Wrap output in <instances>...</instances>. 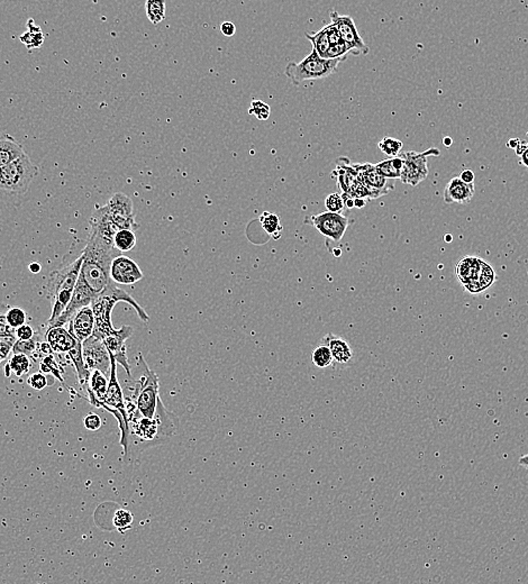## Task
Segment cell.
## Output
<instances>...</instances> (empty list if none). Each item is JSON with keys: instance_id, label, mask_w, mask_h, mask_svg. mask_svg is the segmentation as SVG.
Wrapping results in <instances>:
<instances>
[{"instance_id": "28", "label": "cell", "mask_w": 528, "mask_h": 584, "mask_svg": "<svg viewBox=\"0 0 528 584\" xmlns=\"http://www.w3.org/2000/svg\"><path fill=\"white\" fill-rule=\"evenodd\" d=\"M260 223L262 225L266 233L275 239H280L281 232L284 230L281 225L280 218L273 212H264L260 216Z\"/></svg>"}, {"instance_id": "16", "label": "cell", "mask_w": 528, "mask_h": 584, "mask_svg": "<svg viewBox=\"0 0 528 584\" xmlns=\"http://www.w3.org/2000/svg\"><path fill=\"white\" fill-rule=\"evenodd\" d=\"M352 165L356 170L360 178L362 179L365 185H368L369 188L371 189L373 192H375L378 197H381V196L388 194L390 190H393V185L390 183V179L384 178L378 171L375 164L358 163L352 164Z\"/></svg>"}, {"instance_id": "29", "label": "cell", "mask_w": 528, "mask_h": 584, "mask_svg": "<svg viewBox=\"0 0 528 584\" xmlns=\"http://www.w3.org/2000/svg\"><path fill=\"white\" fill-rule=\"evenodd\" d=\"M145 12L152 24H160L166 19V0H146Z\"/></svg>"}, {"instance_id": "36", "label": "cell", "mask_w": 528, "mask_h": 584, "mask_svg": "<svg viewBox=\"0 0 528 584\" xmlns=\"http://www.w3.org/2000/svg\"><path fill=\"white\" fill-rule=\"evenodd\" d=\"M378 146L382 153L388 155L390 158H393V157L400 154L404 144H402V141L393 139V137H384V139H381Z\"/></svg>"}, {"instance_id": "48", "label": "cell", "mask_w": 528, "mask_h": 584, "mask_svg": "<svg viewBox=\"0 0 528 584\" xmlns=\"http://www.w3.org/2000/svg\"><path fill=\"white\" fill-rule=\"evenodd\" d=\"M221 32L225 37H234V34L236 33V26L233 24L232 21H224L223 24L221 25Z\"/></svg>"}, {"instance_id": "40", "label": "cell", "mask_w": 528, "mask_h": 584, "mask_svg": "<svg viewBox=\"0 0 528 584\" xmlns=\"http://www.w3.org/2000/svg\"><path fill=\"white\" fill-rule=\"evenodd\" d=\"M325 207L327 212L343 214L345 212L344 199L340 194H331L325 198Z\"/></svg>"}, {"instance_id": "38", "label": "cell", "mask_w": 528, "mask_h": 584, "mask_svg": "<svg viewBox=\"0 0 528 584\" xmlns=\"http://www.w3.org/2000/svg\"><path fill=\"white\" fill-rule=\"evenodd\" d=\"M113 524H114V526L119 532H125V530H130L132 524H133V515L128 510L118 509L117 512H115V515H114Z\"/></svg>"}, {"instance_id": "32", "label": "cell", "mask_w": 528, "mask_h": 584, "mask_svg": "<svg viewBox=\"0 0 528 584\" xmlns=\"http://www.w3.org/2000/svg\"><path fill=\"white\" fill-rule=\"evenodd\" d=\"M135 232L132 230H121L114 236V246L116 250L123 253L128 252L136 245Z\"/></svg>"}, {"instance_id": "42", "label": "cell", "mask_w": 528, "mask_h": 584, "mask_svg": "<svg viewBox=\"0 0 528 584\" xmlns=\"http://www.w3.org/2000/svg\"><path fill=\"white\" fill-rule=\"evenodd\" d=\"M16 337H0V360H6L12 353V346L15 344Z\"/></svg>"}, {"instance_id": "18", "label": "cell", "mask_w": 528, "mask_h": 584, "mask_svg": "<svg viewBox=\"0 0 528 584\" xmlns=\"http://www.w3.org/2000/svg\"><path fill=\"white\" fill-rule=\"evenodd\" d=\"M474 192V183H465L460 178H453L444 189V201L467 205L473 198Z\"/></svg>"}, {"instance_id": "44", "label": "cell", "mask_w": 528, "mask_h": 584, "mask_svg": "<svg viewBox=\"0 0 528 584\" xmlns=\"http://www.w3.org/2000/svg\"><path fill=\"white\" fill-rule=\"evenodd\" d=\"M15 328L7 321L6 312H0V337H16Z\"/></svg>"}, {"instance_id": "45", "label": "cell", "mask_w": 528, "mask_h": 584, "mask_svg": "<svg viewBox=\"0 0 528 584\" xmlns=\"http://www.w3.org/2000/svg\"><path fill=\"white\" fill-rule=\"evenodd\" d=\"M16 339L19 341H28V339H33L35 336V330L33 327L28 324L21 325L15 330Z\"/></svg>"}, {"instance_id": "51", "label": "cell", "mask_w": 528, "mask_h": 584, "mask_svg": "<svg viewBox=\"0 0 528 584\" xmlns=\"http://www.w3.org/2000/svg\"><path fill=\"white\" fill-rule=\"evenodd\" d=\"M519 157H520V162H522V165L528 168V148H526Z\"/></svg>"}, {"instance_id": "23", "label": "cell", "mask_w": 528, "mask_h": 584, "mask_svg": "<svg viewBox=\"0 0 528 584\" xmlns=\"http://www.w3.org/2000/svg\"><path fill=\"white\" fill-rule=\"evenodd\" d=\"M24 153V148L17 139L7 134L0 135V167L10 163Z\"/></svg>"}, {"instance_id": "26", "label": "cell", "mask_w": 528, "mask_h": 584, "mask_svg": "<svg viewBox=\"0 0 528 584\" xmlns=\"http://www.w3.org/2000/svg\"><path fill=\"white\" fill-rule=\"evenodd\" d=\"M404 164V159L402 153H400V154L393 157V158L380 161L379 163L375 164V165L378 171L384 178L390 179V180H397V179H400V177H402Z\"/></svg>"}, {"instance_id": "27", "label": "cell", "mask_w": 528, "mask_h": 584, "mask_svg": "<svg viewBox=\"0 0 528 584\" xmlns=\"http://www.w3.org/2000/svg\"><path fill=\"white\" fill-rule=\"evenodd\" d=\"M30 357L25 354H14L8 361L6 367H5V374L7 378H10L12 372L15 374L17 378L24 376L30 371Z\"/></svg>"}, {"instance_id": "47", "label": "cell", "mask_w": 528, "mask_h": 584, "mask_svg": "<svg viewBox=\"0 0 528 584\" xmlns=\"http://www.w3.org/2000/svg\"><path fill=\"white\" fill-rule=\"evenodd\" d=\"M327 28V33H329V42H331V46L332 44H336V43L341 42L342 37L341 34L338 32V28H336L335 25L331 23L329 25H326Z\"/></svg>"}, {"instance_id": "53", "label": "cell", "mask_w": 528, "mask_h": 584, "mask_svg": "<svg viewBox=\"0 0 528 584\" xmlns=\"http://www.w3.org/2000/svg\"><path fill=\"white\" fill-rule=\"evenodd\" d=\"M518 464L519 465L522 466V467L528 469V454L520 457L518 460Z\"/></svg>"}, {"instance_id": "20", "label": "cell", "mask_w": 528, "mask_h": 584, "mask_svg": "<svg viewBox=\"0 0 528 584\" xmlns=\"http://www.w3.org/2000/svg\"><path fill=\"white\" fill-rule=\"evenodd\" d=\"M109 378L106 376L99 370H92L90 378L87 383V391L89 400L92 406L103 408L106 394L108 391Z\"/></svg>"}, {"instance_id": "35", "label": "cell", "mask_w": 528, "mask_h": 584, "mask_svg": "<svg viewBox=\"0 0 528 584\" xmlns=\"http://www.w3.org/2000/svg\"><path fill=\"white\" fill-rule=\"evenodd\" d=\"M353 54V50L350 46H347L344 41L332 44L329 46L326 53L324 54V59H341V60H346L347 55Z\"/></svg>"}, {"instance_id": "5", "label": "cell", "mask_w": 528, "mask_h": 584, "mask_svg": "<svg viewBox=\"0 0 528 584\" xmlns=\"http://www.w3.org/2000/svg\"><path fill=\"white\" fill-rule=\"evenodd\" d=\"M341 62H343L341 59L322 58L313 50L311 54H308L300 62L288 63L284 73L293 85H298L304 81H315L329 78L331 74L336 72Z\"/></svg>"}, {"instance_id": "34", "label": "cell", "mask_w": 528, "mask_h": 584, "mask_svg": "<svg viewBox=\"0 0 528 584\" xmlns=\"http://www.w3.org/2000/svg\"><path fill=\"white\" fill-rule=\"evenodd\" d=\"M39 339L37 334L33 339H28V341H19L16 339L15 344L12 346V353L14 354H25L28 356L33 357L34 354L39 351Z\"/></svg>"}, {"instance_id": "31", "label": "cell", "mask_w": 528, "mask_h": 584, "mask_svg": "<svg viewBox=\"0 0 528 584\" xmlns=\"http://www.w3.org/2000/svg\"><path fill=\"white\" fill-rule=\"evenodd\" d=\"M306 37H307V40L313 43V50L323 58L324 54L326 53L327 50L331 46L326 26H324L322 30L315 32V33H306Z\"/></svg>"}, {"instance_id": "30", "label": "cell", "mask_w": 528, "mask_h": 584, "mask_svg": "<svg viewBox=\"0 0 528 584\" xmlns=\"http://www.w3.org/2000/svg\"><path fill=\"white\" fill-rule=\"evenodd\" d=\"M28 32L23 34L21 37V42L24 43L25 46L28 50L37 49L41 48L43 42H44V37H43L42 30L39 26L34 25L33 19H30L28 23Z\"/></svg>"}, {"instance_id": "33", "label": "cell", "mask_w": 528, "mask_h": 584, "mask_svg": "<svg viewBox=\"0 0 528 584\" xmlns=\"http://www.w3.org/2000/svg\"><path fill=\"white\" fill-rule=\"evenodd\" d=\"M311 361L315 364V367H318V369H327V367H331L333 364V356L331 350L325 344L322 343L313 352Z\"/></svg>"}, {"instance_id": "4", "label": "cell", "mask_w": 528, "mask_h": 584, "mask_svg": "<svg viewBox=\"0 0 528 584\" xmlns=\"http://www.w3.org/2000/svg\"><path fill=\"white\" fill-rule=\"evenodd\" d=\"M137 367L142 376L135 382L133 396L130 399L135 406V410L128 415V418L132 415L154 418L157 416L161 405L164 403L160 396L159 378L155 372L148 367L141 353L137 356Z\"/></svg>"}, {"instance_id": "13", "label": "cell", "mask_w": 528, "mask_h": 584, "mask_svg": "<svg viewBox=\"0 0 528 584\" xmlns=\"http://www.w3.org/2000/svg\"><path fill=\"white\" fill-rule=\"evenodd\" d=\"M329 17L341 34L342 40L353 50L354 55L368 54L370 49L360 35L354 19L351 16L341 15L336 10H332L329 12Z\"/></svg>"}, {"instance_id": "21", "label": "cell", "mask_w": 528, "mask_h": 584, "mask_svg": "<svg viewBox=\"0 0 528 584\" xmlns=\"http://www.w3.org/2000/svg\"><path fill=\"white\" fill-rule=\"evenodd\" d=\"M322 343L331 350L333 363L338 364V365H347L351 361L353 360V351H352L350 344L345 339L329 333L322 339Z\"/></svg>"}, {"instance_id": "2", "label": "cell", "mask_w": 528, "mask_h": 584, "mask_svg": "<svg viewBox=\"0 0 528 584\" xmlns=\"http://www.w3.org/2000/svg\"><path fill=\"white\" fill-rule=\"evenodd\" d=\"M130 444L139 450L161 445L168 442L178 428V418L161 405L154 418L132 415L128 418ZM130 452V446H128Z\"/></svg>"}, {"instance_id": "37", "label": "cell", "mask_w": 528, "mask_h": 584, "mask_svg": "<svg viewBox=\"0 0 528 584\" xmlns=\"http://www.w3.org/2000/svg\"><path fill=\"white\" fill-rule=\"evenodd\" d=\"M248 114L251 116H254L259 121H268L270 115H271V108L268 103H264L262 100L253 99L251 103L250 108H248Z\"/></svg>"}, {"instance_id": "10", "label": "cell", "mask_w": 528, "mask_h": 584, "mask_svg": "<svg viewBox=\"0 0 528 584\" xmlns=\"http://www.w3.org/2000/svg\"><path fill=\"white\" fill-rule=\"evenodd\" d=\"M117 303L119 300L108 294H103L92 300L90 306L95 315L94 336L103 341L105 337L115 333L116 330L112 323V312Z\"/></svg>"}, {"instance_id": "15", "label": "cell", "mask_w": 528, "mask_h": 584, "mask_svg": "<svg viewBox=\"0 0 528 584\" xmlns=\"http://www.w3.org/2000/svg\"><path fill=\"white\" fill-rule=\"evenodd\" d=\"M110 276L113 281L117 285H130L141 281L144 278V274L135 261L125 255L119 254L113 260L112 265H110Z\"/></svg>"}, {"instance_id": "9", "label": "cell", "mask_w": 528, "mask_h": 584, "mask_svg": "<svg viewBox=\"0 0 528 584\" xmlns=\"http://www.w3.org/2000/svg\"><path fill=\"white\" fill-rule=\"evenodd\" d=\"M105 206L116 230H132L135 232L139 228L135 221L133 201L126 194L117 192L108 200Z\"/></svg>"}, {"instance_id": "14", "label": "cell", "mask_w": 528, "mask_h": 584, "mask_svg": "<svg viewBox=\"0 0 528 584\" xmlns=\"http://www.w3.org/2000/svg\"><path fill=\"white\" fill-rule=\"evenodd\" d=\"M134 330L130 326L121 327V330H116L115 333L112 335L105 337L103 339L109 355L115 359L119 365L123 367V369L126 371L128 378H132V371H130V365L128 363V359L126 354V341L133 335Z\"/></svg>"}, {"instance_id": "49", "label": "cell", "mask_w": 528, "mask_h": 584, "mask_svg": "<svg viewBox=\"0 0 528 584\" xmlns=\"http://www.w3.org/2000/svg\"><path fill=\"white\" fill-rule=\"evenodd\" d=\"M459 178L461 179L462 181H465V183H474L476 174H474L472 170H463V171H462L461 176H460Z\"/></svg>"}, {"instance_id": "43", "label": "cell", "mask_w": 528, "mask_h": 584, "mask_svg": "<svg viewBox=\"0 0 528 584\" xmlns=\"http://www.w3.org/2000/svg\"><path fill=\"white\" fill-rule=\"evenodd\" d=\"M28 383L35 390H43L48 387V376L43 373H34L28 379Z\"/></svg>"}, {"instance_id": "12", "label": "cell", "mask_w": 528, "mask_h": 584, "mask_svg": "<svg viewBox=\"0 0 528 584\" xmlns=\"http://www.w3.org/2000/svg\"><path fill=\"white\" fill-rule=\"evenodd\" d=\"M82 356L85 360L86 365L88 369L99 370L108 376L110 374V367H112V361H110V355H109L105 344L101 339L98 337L91 335L88 337L86 341L82 342Z\"/></svg>"}, {"instance_id": "41", "label": "cell", "mask_w": 528, "mask_h": 584, "mask_svg": "<svg viewBox=\"0 0 528 584\" xmlns=\"http://www.w3.org/2000/svg\"><path fill=\"white\" fill-rule=\"evenodd\" d=\"M7 321L12 328H19L26 323V312L21 308L7 309Z\"/></svg>"}, {"instance_id": "19", "label": "cell", "mask_w": 528, "mask_h": 584, "mask_svg": "<svg viewBox=\"0 0 528 584\" xmlns=\"http://www.w3.org/2000/svg\"><path fill=\"white\" fill-rule=\"evenodd\" d=\"M46 341L51 345L52 351L57 354L68 353L72 350L79 342L69 330H66L63 326L48 327L46 333Z\"/></svg>"}, {"instance_id": "54", "label": "cell", "mask_w": 528, "mask_h": 584, "mask_svg": "<svg viewBox=\"0 0 528 584\" xmlns=\"http://www.w3.org/2000/svg\"><path fill=\"white\" fill-rule=\"evenodd\" d=\"M519 142H520V141H519L518 139H510V141H508V148H511V149H516L517 145H518L519 144Z\"/></svg>"}, {"instance_id": "50", "label": "cell", "mask_w": 528, "mask_h": 584, "mask_svg": "<svg viewBox=\"0 0 528 584\" xmlns=\"http://www.w3.org/2000/svg\"><path fill=\"white\" fill-rule=\"evenodd\" d=\"M39 353H41V354L44 355V356H46V355L55 354V353H53V351H52L51 345H50V344H48L46 341H44V342L42 343H39Z\"/></svg>"}, {"instance_id": "55", "label": "cell", "mask_w": 528, "mask_h": 584, "mask_svg": "<svg viewBox=\"0 0 528 584\" xmlns=\"http://www.w3.org/2000/svg\"><path fill=\"white\" fill-rule=\"evenodd\" d=\"M30 270L33 273H39L41 271V265L39 263H32L30 265Z\"/></svg>"}, {"instance_id": "11", "label": "cell", "mask_w": 528, "mask_h": 584, "mask_svg": "<svg viewBox=\"0 0 528 584\" xmlns=\"http://www.w3.org/2000/svg\"><path fill=\"white\" fill-rule=\"evenodd\" d=\"M311 226H314L323 236L333 242H340L349 228V219L343 214L325 212L318 215H313L309 219Z\"/></svg>"}, {"instance_id": "25", "label": "cell", "mask_w": 528, "mask_h": 584, "mask_svg": "<svg viewBox=\"0 0 528 584\" xmlns=\"http://www.w3.org/2000/svg\"><path fill=\"white\" fill-rule=\"evenodd\" d=\"M495 281V270L485 261L480 274L478 276L477 280L470 283V285H465V290L469 291L470 294H480L482 291L487 290L488 288L491 287Z\"/></svg>"}, {"instance_id": "6", "label": "cell", "mask_w": 528, "mask_h": 584, "mask_svg": "<svg viewBox=\"0 0 528 584\" xmlns=\"http://www.w3.org/2000/svg\"><path fill=\"white\" fill-rule=\"evenodd\" d=\"M112 367L109 374L108 391L106 394L103 408L107 412H112L117 418L119 430H121V445L124 448L125 456H128V446H130V426H128V414L126 409V398L123 394L121 385L116 373V362L114 357L110 356Z\"/></svg>"}, {"instance_id": "57", "label": "cell", "mask_w": 528, "mask_h": 584, "mask_svg": "<svg viewBox=\"0 0 528 584\" xmlns=\"http://www.w3.org/2000/svg\"><path fill=\"white\" fill-rule=\"evenodd\" d=\"M1 362H3V361L0 360V363H1Z\"/></svg>"}, {"instance_id": "22", "label": "cell", "mask_w": 528, "mask_h": 584, "mask_svg": "<svg viewBox=\"0 0 528 584\" xmlns=\"http://www.w3.org/2000/svg\"><path fill=\"white\" fill-rule=\"evenodd\" d=\"M483 262L485 260L474 256H465L459 261L456 273L463 287L477 280L482 269Z\"/></svg>"}, {"instance_id": "52", "label": "cell", "mask_w": 528, "mask_h": 584, "mask_svg": "<svg viewBox=\"0 0 528 584\" xmlns=\"http://www.w3.org/2000/svg\"><path fill=\"white\" fill-rule=\"evenodd\" d=\"M366 205V200L362 198H354V208H363Z\"/></svg>"}, {"instance_id": "39", "label": "cell", "mask_w": 528, "mask_h": 584, "mask_svg": "<svg viewBox=\"0 0 528 584\" xmlns=\"http://www.w3.org/2000/svg\"><path fill=\"white\" fill-rule=\"evenodd\" d=\"M41 371H42V372L53 374L55 378L58 379L61 383H64L63 379H62V374H61L60 367H59L58 363H57V361H55V355L50 354L44 356L42 363H41Z\"/></svg>"}, {"instance_id": "7", "label": "cell", "mask_w": 528, "mask_h": 584, "mask_svg": "<svg viewBox=\"0 0 528 584\" xmlns=\"http://www.w3.org/2000/svg\"><path fill=\"white\" fill-rule=\"evenodd\" d=\"M39 170L26 153L0 167V190L21 194L28 192Z\"/></svg>"}, {"instance_id": "3", "label": "cell", "mask_w": 528, "mask_h": 584, "mask_svg": "<svg viewBox=\"0 0 528 584\" xmlns=\"http://www.w3.org/2000/svg\"><path fill=\"white\" fill-rule=\"evenodd\" d=\"M84 262V252L70 263L55 270L46 282V296L52 303L51 317L48 323L55 321L66 310L78 282L79 274Z\"/></svg>"}, {"instance_id": "46", "label": "cell", "mask_w": 528, "mask_h": 584, "mask_svg": "<svg viewBox=\"0 0 528 584\" xmlns=\"http://www.w3.org/2000/svg\"><path fill=\"white\" fill-rule=\"evenodd\" d=\"M84 424H85V427L88 430H92V432H95V430H98L100 427H101V418L97 415V414H92V412H91V414H89V415L85 418Z\"/></svg>"}, {"instance_id": "8", "label": "cell", "mask_w": 528, "mask_h": 584, "mask_svg": "<svg viewBox=\"0 0 528 584\" xmlns=\"http://www.w3.org/2000/svg\"><path fill=\"white\" fill-rule=\"evenodd\" d=\"M440 153L441 152L438 149H429L427 151L422 152V153L415 151L402 153L404 159V164L402 177L399 180H402L404 185H409L411 187H416V185H420V182L424 181L429 176L427 158L429 157H438Z\"/></svg>"}, {"instance_id": "24", "label": "cell", "mask_w": 528, "mask_h": 584, "mask_svg": "<svg viewBox=\"0 0 528 584\" xmlns=\"http://www.w3.org/2000/svg\"><path fill=\"white\" fill-rule=\"evenodd\" d=\"M68 356L70 360L72 361L75 369H76L77 376H78L79 385L81 387H87L88 381L90 378V370L88 369L86 365L85 360L82 356V343H77V345L68 352Z\"/></svg>"}, {"instance_id": "56", "label": "cell", "mask_w": 528, "mask_h": 584, "mask_svg": "<svg viewBox=\"0 0 528 584\" xmlns=\"http://www.w3.org/2000/svg\"><path fill=\"white\" fill-rule=\"evenodd\" d=\"M443 143L447 146H451V144H452V139H451L450 137H447V139H443Z\"/></svg>"}, {"instance_id": "17", "label": "cell", "mask_w": 528, "mask_h": 584, "mask_svg": "<svg viewBox=\"0 0 528 584\" xmlns=\"http://www.w3.org/2000/svg\"><path fill=\"white\" fill-rule=\"evenodd\" d=\"M95 315L89 306L82 307L75 312L69 321V332L79 342H84L94 333Z\"/></svg>"}, {"instance_id": "1", "label": "cell", "mask_w": 528, "mask_h": 584, "mask_svg": "<svg viewBox=\"0 0 528 584\" xmlns=\"http://www.w3.org/2000/svg\"><path fill=\"white\" fill-rule=\"evenodd\" d=\"M82 252L84 262L72 298L66 310L55 321L48 323V327L64 326L77 310L89 306L97 297L103 294L116 296L121 290L110 276L113 260L121 253L116 250L114 242L90 230L87 245Z\"/></svg>"}]
</instances>
